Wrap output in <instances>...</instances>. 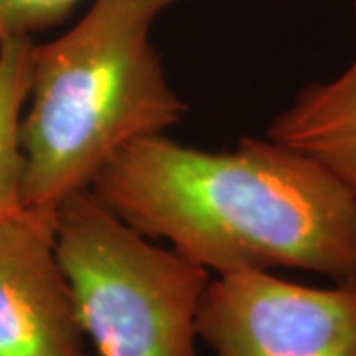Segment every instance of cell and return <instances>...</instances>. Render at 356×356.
<instances>
[{
    "mask_svg": "<svg viewBox=\"0 0 356 356\" xmlns=\"http://www.w3.org/2000/svg\"><path fill=\"white\" fill-rule=\"evenodd\" d=\"M143 236L210 273L303 269L356 283V198L277 140L204 151L166 135L129 143L91 184Z\"/></svg>",
    "mask_w": 356,
    "mask_h": 356,
    "instance_id": "1",
    "label": "cell"
},
{
    "mask_svg": "<svg viewBox=\"0 0 356 356\" xmlns=\"http://www.w3.org/2000/svg\"><path fill=\"white\" fill-rule=\"evenodd\" d=\"M175 0H91L58 38L32 48L22 145V206L56 208L88 191L129 143L166 135L186 105L153 46Z\"/></svg>",
    "mask_w": 356,
    "mask_h": 356,
    "instance_id": "2",
    "label": "cell"
},
{
    "mask_svg": "<svg viewBox=\"0 0 356 356\" xmlns=\"http://www.w3.org/2000/svg\"><path fill=\"white\" fill-rule=\"evenodd\" d=\"M54 238L99 356H196L208 269L131 228L91 188L56 206Z\"/></svg>",
    "mask_w": 356,
    "mask_h": 356,
    "instance_id": "3",
    "label": "cell"
},
{
    "mask_svg": "<svg viewBox=\"0 0 356 356\" xmlns=\"http://www.w3.org/2000/svg\"><path fill=\"white\" fill-rule=\"evenodd\" d=\"M198 339L214 356H356V283L311 287L257 269L212 275Z\"/></svg>",
    "mask_w": 356,
    "mask_h": 356,
    "instance_id": "4",
    "label": "cell"
},
{
    "mask_svg": "<svg viewBox=\"0 0 356 356\" xmlns=\"http://www.w3.org/2000/svg\"><path fill=\"white\" fill-rule=\"evenodd\" d=\"M56 208L0 222V356H89L56 255Z\"/></svg>",
    "mask_w": 356,
    "mask_h": 356,
    "instance_id": "5",
    "label": "cell"
},
{
    "mask_svg": "<svg viewBox=\"0 0 356 356\" xmlns=\"http://www.w3.org/2000/svg\"><path fill=\"white\" fill-rule=\"evenodd\" d=\"M267 137L315 159L356 198V58L337 77L301 89Z\"/></svg>",
    "mask_w": 356,
    "mask_h": 356,
    "instance_id": "6",
    "label": "cell"
},
{
    "mask_svg": "<svg viewBox=\"0 0 356 356\" xmlns=\"http://www.w3.org/2000/svg\"><path fill=\"white\" fill-rule=\"evenodd\" d=\"M34 38L0 44V222L22 210L20 125L32 81Z\"/></svg>",
    "mask_w": 356,
    "mask_h": 356,
    "instance_id": "7",
    "label": "cell"
},
{
    "mask_svg": "<svg viewBox=\"0 0 356 356\" xmlns=\"http://www.w3.org/2000/svg\"><path fill=\"white\" fill-rule=\"evenodd\" d=\"M81 0H0V44L62 24Z\"/></svg>",
    "mask_w": 356,
    "mask_h": 356,
    "instance_id": "8",
    "label": "cell"
}]
</instances>
